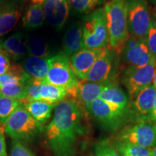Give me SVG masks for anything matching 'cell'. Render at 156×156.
I'll return each instance as SVG.
<instances>
[{
	"label": "cell",
	"mask_w": 156,
	"mask_h": 156,
	"mask_svg": "<svg viewBox=\"0 0 156 156\" xmlns=\"http://www.w3.org/2000/svg\"><path fill=\"white\" fill-rule=\"evenodd\" d=\"M82 132L83 115L77 103L69 98L58 103L46 128V140L54 156H73Z\"/></svg>",
	"instance_id": "cell-1"
},
{
	"label": "cell",
	"mask_w": 156,
	"mask_h": 156,
	"mask_svg": "<svg viewBox=\"0 0 156 156\" xmlns=\"http://www.w3.org/2000/svg\"><path fill=\"white\" fill-rule=\"evenodd\" d=\"M109 35V48L120 57L129 36L126 0H108L103 7Z\"/></svg>",
	"instance_id": "cell-2"
},
{
	"label": "cell",
	"mask_w": 156,
	"mask_h": 156,
	"mask_svg": "<svg viewBox=\"0 0 156 156\" xmlns=\"http://www.w3.org/2000/svg\"><path fill=\"white\" fill-rule=\"evenodd\" d=\"M82 23L84 48L103 49L108 47L109 35L103 7L87 14Z\"/></svg>",
	"instance_id": "cell-3"
},
{
	"label": "cell",
	"mask_w": 156,
	"mask_h": 156,
	"mask_svg": "<svg viewBox=\"0 0 156 156\" xmlns=\"http://www.w3.org/2000/svg\"><path fill=\"white\" fill-rule=\"evenodd\" d=\"M43 81L63 87L67 91L68 95L75 100L80 81L72 69L69 57L64 52L49 57V68Z\"/></svg>",
	"instance_id": "cell-4"
},
{
	"label": "cell",
	"mask_w": 156,
	"mask_h": 156,
	"mask_svg": "<svg viewBox=\"0 0 156 156\" xmlns=\"http://www.w3.org/2000/svg\"><path fill=\"white\" fill-rule=\"evenodd\" d=\"M43 131V125L33 118L23 104L20 105L5 124V132L12 140L28 142Z\"/></svg>",
	"instance_id": "cell-5"
},
{
	"label": "cell",
	"mask_w": 156,
	"mask_h": 156,
	"mask_svg": "<svg viewBox=\"0 0 156 156\" xmlns=\"http://www.w3.org/2000/svg\"><path fill=\"white\" fill-rule=\"evenodd\" d=\"M120 57L112 48H103L100 56L87 74L85 81L107 85L117 83Z\"/></svg>",
	"instance_id": "cell-6"
},
{
	"label": "cell",
	"mask_w": 156,
	"mask_h": 156,
	"mask_svg": "<svg viewBox=\"0 0 156 156\" xmlns=\"http://www.w3.org/2000/svg\"><path fill=\"white\" fill-rule=\"evenodd\" d=\"M129 34L145 41L151 22L152 13L147 0H126Z\"/></svg>",
	"instance_id": "cell-7"
},
{
	"label": "cell",
	"mask_w": 156,
	"mask_h": 156,
	"mask_svg": "<svg viewBox=\"0 0 156 156\" xmlns=\"http://www.w3.org/2000/svg\"><path fill=\"white\" fill-rule=\"evenodd\" d=\"M156 69V61L141 67L123 69L121 82L131 97H134L142 89L153 84Z\"/></svg>",
	"instance_id": "cell-8"
},
{
	"label": "cell",
	"mask_w": 156,
	"mask_h": 156,
	"mask_svg": "<svg viewBox=\"0 0 156 156\" xmlns=\"http://www.w3.org/2000/svg\"><path fill=\"white\" fill-rule=\"evenodd\" d=\"M119 141L151 148L156 145V125L152 122H139L122 129Z\"/></svg>",
	"instance_id": "cell-9"
},
{
	"label": "cell",
	"mask_w": 156,
	"mask_h": 156,
	"mask_svg": "<svg viewBox=\"0 0 156 156\" xmlns=\"http://www.w3.org/2000/svg\"><path fill=\"white\" fill-rule=\"evenodd\" d=\"M86 110L101 126L107 129H116L122 124L127 111L122 110L98 98Z\"/></svg>",
	"instance_id": "cell-10"
},
{
	"label": "cell",
	"mask_w": 156,
	"mask_h": 156,
	"mask_svg": "<svg viewBox=\"0 0 156 156\" xmlns=\"http://www.w3.org/2000/svg\"><path fill=\"white\" fill-rule=\"evenodd\" d=\"M120 57V67H122V70L125 68L141 67L156 61L145 40H141L134 47L124 48Z\"/></svg>",
	"instance_id": "cell-11"
},
{
	"label": "cell",
	"mask_w": 156,
	"mask_h": 156,
	"mask_svg": "<svg viewBox=\"0 0 156 156\" xmlns=\"http://www.w3.org/2000/svg\"><path fill=\"white\" fill-rule=\"evenodd\" d=\"M103 49L83 48L69 57V64L76 77L80 81H85L87 74Z\"/></svg>",
	"instance_id": "cell-12"
},
{
	"label": "cell",
	"mask_w": 156,
	"mask_h": 156,
	"mask_svg": "<svg viewBox=\"0 0 156 156\" xmlns=\"http://www.w3.org/2000/svg\"><path fill=\"white\" fill-rule=\"evenodd\" d=\"M22 0H0V36L8 34L22 14Z\"/></svg>",
	"instance_id": "cell-13"
},
{
	"label": "cell",
	"mask_w": 156,
	"mask_h": 156,
	"mask_svg": "<svg viewBox=\"0 0 156 156\" xmlns=\"http://www.w3.org/2000/svg\"><path fill=\"white\" fill-rule=\"evenodd\" d=\"M69 9L68 0H44L45 20L56 30H61L67 23Z\"/></svg>",
	"instance_id": "cell-14"
},
{
	"label": "cell",
	"mask_w": 156,
	"mask_h": 156,
	"mask_svg": "<svg viewBox=\"0 0 156 156\" xmlns=\"http://www.w3.org/2000/svg\"><path fill=\"white\" fill-rule=\"evenodd\" d=\"M134 98L132 106L134 116L140 122H150L156 98V88L151 84L142 89Z\"/></svg>",
	"instance_id": "cell-15"
},
{
	"label": "cell",
	"mask_w": 156,
	"mask_h": 156,
	"mask_svg": "<svg viewBox=\"0 0 156 156\" xmlns=\"http://www.w3.org/2000/svg\"><path fill=\"white\" fill-rule=\"evenodd\" d=\"M64 53L68 57L84 48L83 23H75L66 30L63 39Z\"/></svg>",
	"instance_id": "cell-16"
},
{
	"label": "cell",
	"mask_w": 156,
	"mask_h": 156,
	"mask_svg": "<svg viewBox=\"0 0 156 156\" xmlns=\"http://www.w3.org/2000/svg\"><path fill=\"white\" fill-rule=\"evenodd\" d=\"M28 39L23 33H16L2 43V49L8 54L13 61H19L24 57L28 51Z\"/></svg>",
	"instance_id": "cell-17"
},
{
	"label": "cell",
	"mask_w": 156,
	"mask_h": 156,
	"mask_svg": "<svg viewBox=\"0 0 156 156\" xmlns=\"http://www.w3.org/2000/svg\"><path fill=\"white\" fill-rule=\"evenodd\" d=\"M44 21V0H32L23 15V26L27 30H34L41 27Z\"/></svg>",
	"instance_id": "cell-18"
},
{
	"label": "cell",
	"mask_w": 156,
	"mask_h": 156,
	"mask_svg": "<svg viewBox=\"0 0 156 156\" xmlns=\"http://www.w3.org/2000/svg\"><path fill=\"white\" fill-rule=\"evenodd\" d=\"M105 86L106 85L101 83L80 81L75 99H77L82 106L87 109L93 101L99 98Z\"/></svg>",
	"instance_id": "cell-19"
},
{
	"label": "cell",
	"mask_w": 156,
	"mask_h": 156,
	"mask_svg": "<svg viewBox=\"0 0 156 156\" xmlns=\"http://www.w3.org/2000/svg\"><path fill=\"white\" fill-rule=\"evenodd\" d=\"M23 104L33 118L41 125L49 119L56 106L41 100L27 101Z\"/></svg>",
	"instance_id": "cell-20"
},
{
	"label": "cell",
	"mask_w": 156,
	"mask_h": 156,
	"mask_svg": "<svg viewBox=\"0 0 156 156\" xmlns=\"http://www.w3.org/2000/svg\"><path fill=\"white\" fill-rule=\"evenodd\" d=\"M99 98L122 110L127 111L128 96L117 83L106 85Z\"/></svg>",
	"instance_id": "cell-21"
},
{
	"label": "cell",
	"mask_w": 156,
	"mask_h": 156,
	"mask_svg": "<svg viewBox=\"0 0 156 156\" xmlns=\"http://www.w3.org/2000/svg\"><path fill=\"white\" fill-rule=\"evenodd\" d=\"M23 68L31 77L44 80L49 68V58L28 56L23 62Z\"/></svg>",
	"instance_id": "cell-22"
},
{
	"label": "cell",
	"mask_w": 156,
	"mask_h": 156,
	"mask_svg": "<svg viewBox=\"0 0 156 156\" xmlns=\"http://www.w3.org/2000/svg\"><path fill=\"white\" fill-rule=\"evenodd\" d=\"M67 95V91L63 87L56 86L42 81L39 95L40 100L51 104L57 105L58 103L63 101Z\"/></svg>",
	"instance_id": "cell-23"
},
{
	"label": "cell",
	"mask_w": 156,
	"mask_h": 156,
	"mask_svg": "<svg viewBox=\"0 0 156 156\" xmlns=\"http://www.w3.org/2000/svg\"><path fill=\"white\" fill-rule=\"evenodd\" d=\"M31 78L20 64L11 65L8 71L0 75V87L15 83H27Z\"/></svg>",
	"instance_id": "cell-24"
},
{
	"label": "cell",
	"mask_w": 156,
	"mask_h": 156,
	"mask_svg": "<svg viewBox=\"0 0 156 156\" xmlns=\"http://www.w3.org/2000/svg\"><path fill=\"white\" fill-rule=\"evenodd\" d=\"M70 9L78 14L87 15L98 8L106 0H68Z\"/></svg>",
	"instance_id": "cell-25"
},
{
	"label": "cell",
	"mask_w": 156,
	"mask_h": 156,
	"mask_svg": "<svg viewBox=\"0 0 156 156\" xmlns=\"http://www.w3.org/2000/svg\"><path fill=\"white\" fill-rule=\"evenodd\" d=\"M23 103L20 101L0 94V122L6 124L9 116Z\"/></svg>",
	"instance_id": "cell-26"
},
{
	"label": "cell",
	"mask_w": 156,
	"mask_h": 156,
	"mask_svg": "<svg viewBox=\"0 0 156 156\" xmlns=\"http://www.w3.org/2000/svg\"><path fill=\"white\" fill-rule=\"evenodd\" d=\"M28 52L30 56L39 58H48L50 50L44 39L34 36L28 41Z\"/></svg>",
	"instance_id": "cell-27"
},
{
	"label": "cell",
	"mask_w": 156,
	"mask_h": 156,
	"mask_svg": "<svg viewBox=\"0 0 156 156\" xmlns=\"http://www.w3.org/2000/svg\"><path fill=\"white\" fill-rule=\"evenodd\" d=\"M27 83L11 84L0 87V94L23 102L27 98Z\"/></svg>",
	"instance_id": "cell-28"
},
{
	"label": "cell",
	"mask_w": 156,
	"mask_h": 156,
	"mask_svg": "<svg viewBox=\"0 0 156 156\" xmlns=\"http://www.w3.org/2000/svg\"><path fill=\"white\" fill-rule=\"evenodd\" d=\"M116 151L122 156H152L151 149L124 142L119 141Z\"/></svg>",
	"instance_id": "cell-29"
},
{
	"label": "cell",
	"mask_w": 156,
	"mask_h": 156,
	"mask_svg": "<svg viewBox=\"0 0 156 156\" xmlns=\"http://www.w3.org/2000/svg\"><path fill=\"white\" fill-rule=\"evenodd\" d=\"M145 43L156 59V15L154 13L152 14L151 22L145 38Z\"/></svg>",
	"instance_id": "cell-30"
},
{
	"label": "cell",
	"mask_w": 156,
	"mask_h": 156,
	"mask_svg": "<svg viewBox=\"0 0 156 156\" xmlns=\"http://www.w3.org/2000/svg\"><path fill=\"white\" fill-rule=\"evenodd\" d=\"M42 80L31 77L27 83V98L22 103L27 101L40 100V90Z\"/></svg>",
	"instance_id": "cell-31"
},
{
	"label": "cell",
	"mask_w": 156,
	"mask_h": 156,
	"mask_svg": "<svg viewBox=\"0 0 156 156\" xmlns=\"http://www.w3.org/2000/svg\"><path fill=\"white\" fill-rule=\"evenodd\" d=\"M10 156H36L29 148L22 142L12 140V142Z\"/></svg>",
	"instance_id": "cell-32"
},
{
	"label": "cell",
	"mask_w": 156,
	"mask_h": 156,
	"mask_svg": "<svg viewBox=\"0 0 156 156\" xmlns=\"http://www.w3.org/2000/svg\"><path fill=\"white\" fill-rule=\"evenodd\" d=\"M95 152L96 156H122L116 149L106 143L98 144Z\"/></svg>",
	"instance_id": "cell-33"
},
{
	"label": "cell",
	"mask_w": 156,
	"mask_h": 156,
	"mask_svg": "<svg viewBox=\"0 0 156 156\" xmlns=\"http://www.w3.org/2000/svg\"><path fill=\"white\" fill-rule=\"evenodd\" d=\"M10 66V57L8 54L2 48L0 50V75L7 73Z\"/></svg>",
	"instance_id": "cell-34"
},
{
	"label": "cell",
	"mask_w": 156,
	"mask_h": 156,
	"mask_svg": "<svg viewBox=\"0 0 156 156\" xmlns=\"http://www.w3.org/2000/svg\"><path fill=\"white\" fill-rule=\"evenodd\" d=\"M4 132H5V129H3L0 126V156L7 154Z\"/></svg>",
	"instance_id": "cell-35"
},
{
	"label": "cell",
	"mask_w": 156,
	"mask_h": 156,
	"mask_svg": "<svg viewBox=\"0 0 156 156\" xmlns=\"http://www.w3.org/2000/svg\"><path fill=\"white\" fill-rule=\"evenodd\" d=\"M151 122L154 123V124L156 125V98H155V102H154L153 110H152V112H151Z\"/></svg>",
	"instance_id": "cell-36"
},
{
	"label": "cell",
	"mask_w": 156,
	"mask_h": 156,
	"mask_svg": "<svg viewBox=\"0 0 156 156\" xmlns=\"http://www.w3.org/2000/svg\"><path fill=\"white\" fill-rule=\"evenodd\" d=\"M151 152L152 156H156V145L155 147L151 148Z\"/></svg>",
	"instance_id": "cell-37"
},
{
	"label": "cell",
	"mask_w": 156,
	"mask_h": 156,
	"mask_svg": "<svg viewBox=\"0 0 156 156\" xmlns=\"http://www.w3.org/2000/svg\"><path fill=\"white\" fill-rule=\"evenodd\" d=\"M153 85H154V87L156 88V69H155V75H154V77H153Z\"/></svg>",
	"instance_id": "cell-38"
},
{
	"label": "cell",
	"mask_w": 156,
	"mask_h": 156,
	"mask_svg": "<svg viewBox=\"0 0 156 156\" xmlns=\"http://www.w3.org/2000/svg\"><path fill=\"white\" fill-rule=\"evenodd\" d=\"M147 2H150L151 4H153L154 5H156V0H147Z\"/></svg>",
	"instance_id": "cell-39"
},
{
	"label": "cell",
	"mask_w": 156,
	"mask_h": 156,
	"mask_svg": "<svg viewBox=\"0 0 156 156\" xmlns=\"http://www.w3.org/2000/svg\"><path fill=\"white\" fill-rule=\"evenodd\" d=\"M2 41L1 40V39H0V50L2 49Z\"/></svg>",
	"instance_id": "cell-40"
},
{
	"label": "cell",
	"mask_w": 156,
	"mask_h": 156,
	"mask_svg": "<svg viewBox=\"0 0 156 156\" xmlns=\"http://www.w3.org/2000/svg\"><path fill=\"white\" fill-rule=\"evenodd\" d=\"M155 9H154V14L156 15V5L155 6Z\"/></svg>",
	"instance_id": "cell-41"
},
{
	"label": "cell",
	"mask_w": 156,
	"mask_h": 156,
	"mask_svg": "<svg viewBox=\"0 0 156 156\" xmlns=\"http://www.w3.org/2000/svg\"><path fill=\"white\" fill-rule=\"evenodd\" d=\"M2 156H7V154H5V155H2Z\"/></svg>",
	"instance_id": "cell-42"
},
{
	"label": "cell",
	"mask_w": 156,
	"mask_h": 156,
	"mask_svg": "<svg viewBox=\"0 0 156 156\" xmlns=\"http://www.w3.org/2000/svg\"><path fill=\"white\" fill-rule=\"evenodd\" d=\"M1 124H1V122H0V126H1Z\"/></svg>",
	"instance_id": "cell-43"
}]
</instances>
